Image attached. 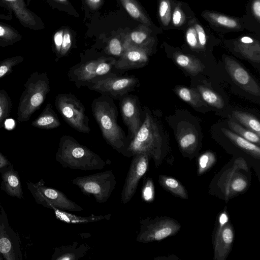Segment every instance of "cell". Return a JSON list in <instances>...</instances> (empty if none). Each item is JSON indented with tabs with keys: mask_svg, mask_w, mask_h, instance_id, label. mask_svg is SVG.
<instances>
[{
	"mask_svg": "<svg viewBox=\"0 0 260 260\" xmlns=\"http://www.w3.org/2000/svg\"><path fill=\"white\" fill-rule=\"evenodd\" d=\"M91 108L93 116L107 143L123 156L132 157L128 149L127 137L117 122L118 112L113 99L101 94L93 100Z\"/></svg>",
	"mask_w": 260,
	"mask_h": 260,
	"instance_id": "obj_1",
	"label": "cell"
},
{
	"mask_svg": "<svg viewBox=\"0 0 260 260\" xmlns=\"http://www.w3.org/2000/svg\"><path fill=\"white\" fill-rule=\"evenodd\" d=\"M55 159L64 168L82 171L101 170L106 165L99 155L69 135L60 138Z\"/></svg>",
	"mask_w": 260,
	"mask_h": 260,
	"instance_id": "obj_2",
	"label": "cell"
},
{
	"mask_svg": "<svg viewBox=\"0 0 260 260\" xmlns=\"http://www.w3.org/2000/svg\"><path fill=\"white\" fill-rule=\"evenodd\" d=\"M142 123L136 135L129 141L128 151L133 155L146 153L159 165L162 155V139L155 118L147 108L143 111Z\"/></svg>",
	"mask_w": 260,
	"mask_h": 260,
	"instance_id": "obj_3",
	"label": "cell"
},
{
	"mask_svg": "<svg viewBox=\"0 0 260 260\" xmlns=\"http://www.w3.org/2000/svg\"><path fill=\"white\" fill-rule=\"evenodd\" d=\"M116 58L107 55L82 59L70 68L67 75L70 81L79 88L107 77L120 75L122 72L115 68Z\"/></svg>",
	"mask_w": 260,
	"mask_h": 260,
	"instance_id": "obj_4",
	"label": "cell"
},
{
	"mask_svg": "<svg viewBox=\"0 0 260 260\" xmlns=\"http://www.w3.org/2000/svg\"><path fill=\"white\" fill-rule=\"evenodd\" d=\"M25 88L19 99L17 120L25 122L39 110L50 90L49 79L46 72L32 73L24 85Z\"/></svg>",
	"mask_w": 260,
	"mask_h": 260,
	"instance_id": "obj_5",
	"label": "cell"
},
{
	"mask_svg": "<svg viewBox=\"0 0 260 260\" xmlns=\"http://www.w3.org/2000/svg\"><path fill=\"white\" fill-rule=\"evenodd\" d=\"M72 182L85 194L92 196L99 203L108 201L116 184L112 170L78 177L73 179Z\"/></svg>",
	"mask_w": 260,
	"mask_h": 260,
	"instance_id": "obj_6",
	"label": "cell"
},
{
	"mask_svg": "<svg viewBox=\"0 0 260 260\" xmlns=\"http://www.w3.org/2000/svg\"><path fill=\"white\" fill-rule=\"evenodd\" d=\"M55 106L63 120L71 127L83 133H89V118L83 104L71 93H59L55 99Z\"/></svg>",
	"mask_w": 260,
	"mask_h": 260,
	"instance_id": "obj_7",
	"label": "cell"
},
{
	"mask_svg": "<svg viewBox=\"0 0 260 260\" xmlns=\"http://www.w3.org/2000/svg\"><path fill=\"white\" fill-rule=\"evenodd\" d=\"M28 189L37 203L51 209L65 211H82L83 208L70 200L63 192L45 185L41 179L37 183L26 182Z\"/></svg>",
	"mask_w": 260,
	"mask_h": 260,
	"instance_id": "obj_8",
	"label": "cell"
},
{
	"mask_svg": "<svg viewBox=\"0 0 260 260\" xmlns=\"http://www.w3.org/2000/svg\"><path fill=\"white\" fill-rule=\"evenodd\" d=\"M136 240L141 243L162 240L176 234L181 228L177 221L168 217L146 218L141 220Z\"/></svg>",
	"mask_w": 260,
	"mask_h": 260,
	"instance_id": "obj_9",
	"label": "cell"
},
{
	"mask_svg": "<svg viewBox=\"0 0 260 260\" xmlns=\"http://www.w3.org/2000/svg\"><path fill=\"white\" fill-rule=\"evenodd\" d=\"M139 83V80L134 75H115L105 77L93 82L87 87L118 100L123 96L134 91Z\"/></svg>",
	"mask_w": 260,
	"mask_h": 260,
	"instance_id": "obj_10",
	"label": "cell"
},
{
	"mask_svg": "<svg viewBox=\"0 0 260 260\" xmlns=\"http://www.w3.org/2000/svg\"><path fill=\"white\" fill-rule=\"evenodd\" d=\"M22 260L19 237L10 225L5 210L0 205V260Z\"/></svg>",
	"mask_w": 260,
	"mask_h": 260,
	"instance_id": "obj_11",
	"label": "cell"
},
{
	"mask_svg": "<svg viewBox=\"0 0 260 260\" xmlns=\"http://www.w3.org/2000/svg\"><path fill=\"white\" fill-rule=\"evenodd\" d=\"M121 192L123 204L127 203L136 192L139 182L146 173L149 165V156L146 153L133 155Z\"/></svg>",
	"mask_w": 260,
	"mask_h": 260,
	"instance_id": "obj_12",
	"label": "cell"
},
{
	"mask_svg": "<svg viewBox=\"0 0 260 260\" xmlns=\"http://www.w3.org/2000/svg\"><path fill=\"white\" fill-rule=\"evenodd\" d=\"M118 100L123 122L128 130L127 137L129 141L136 135L143 121L139 100L137 96L128 93Z\"/></svg>",
	"mask_w": 260,
	"mask_h": 260,
	"instance_id": "obj_13",
	"label": "cell"
},
{
	"mask_svg": "<svg viewBox=\"0 0 260 260\" xmlns=\"http://www.w3.org/2000/svg\"><path fill=\"white\" fill-rule=\"evenodd\" d=\"M234 239V231L228 222L226 212H222L219 218L214 242V259L224 260L228 256Z\"/></svg>",
	"mask_w": 260,
	"mask_h": 260,
	"instance_id": "obj_14",
	"label": "cell"
},
{
	"mask_svg": "<svg viewBox=\"0 0 260 260\" xmlns=\"http://www.w3.org/2000/svg\"><path fill=\"white\" fill-rule=\"evenodd\" d=\"M224 61L225 68L236 84L251 94L260 95L258 84L244 67L230 56H225Z\"/></svg>",
	"mask_w": 260,
	"mask_h": 260,
	"instance_id": "obj_15",
	"label": "cell"
},
{
	"mask_svg": "<svg viewBox=\"0 0 260 260\" xmlns=\"http://www.w3.org/2000/svg\"><path fill=\"white\" fill-rule=\"evenodd\" d=\"M201 16L213 29L221 33L241 31L245 28L244 21L241 18L207 10Z\"/></svg>",
	"mask_w": 260,
	"mask_h": 260,
	"instance_id": "obj_16",
	"label": "cell"
},
{
	"mask_svg": "<svg viewBox=\"0 0 260 260\" xmlns=\"http://www.w3.org/2000/svg\"><path fill=\"white\" fill-rule=\"evenodd\" d=\"M151 53L147 50L135 47H124L122 55L116 59L114 66L118 70L125 72L145 66L149 61Z\"/></svg>",
	"mask_w": 260,
	"mask_h": 260,
	"instance_id": "obj_17",
	"label": "cell"
},
{
	"mask_svg": "<svg viewBox=\"0 0 260 260\" xmlns=\"http://www.w3.org/2000/svg\"><path fill=\"white\" fill-rule=\"evenodd\" d=\"M157 35L154 31L141 25L126 35L123 38V46H131L142 48L149 51L151 54L157 42Z\"/></svg>",
	"mask_w": 260,
	"mask_h": 260,
	"instance_id": "obj_18",
	"label": "cell"
},
{
	"mask_svg": "<svg viewBox=\"0 0 260 260\" xmlns=\"http://www.w3.org/2000/svg\"><path fill=\"white\" fill-rule=\"evenodd\" d=\"M15 14L24 26L32 29H39L43 26L41 20L28 9L23 0H2Z\"/></svg>",
	"mask_w": 260,
	"mask_h": 260,
	"instance_id": "obj_19",
	"label": "cell"
},
{
	"mask_svg": "<svg viewBox=\"0 0 260 260\" xmlns=\"http://www.w3.org/2000/svg\"><path fill=\"white\" fill-rule=\"evenodd\" d=\"M2 182L1 189L12 197L23 199V191L18 172L13 168L11 163L0 168Z\"/></svg>",
	"mask_w": 260,
	"mask_h": 260,
	"instance_id": "obj_20",
	"label": "cell"
},
{
	"mask_svg": "<svg viewBox=\"0 0 260 260\" xmlns=\"http://www.w3.org/2000/svg\"><path fill=\"white\" fill-rule=\"evenodd\" d=\"M230 41L235 52L251 61L260 62V43L258 40L253 37L244 35Z\"/></svg>",
	"mask_w": 260,
	"mask_h": 260,
	"instance_id": "obj_21",
	"label": "cell"
},
{
	"mask_svg": "<svg viewBox=\"0 0 260 260\" xmlns=\"http://www.w3.org/2000/svg\"><path fill=\"white\" fill-rule=\"evenodd\" d=\"M127 13L135 20L149 28L157 34L162 32V29L157 27L137 0H117Z\"/></svg>",
	"mask_w": 260,
	"mask_h": 260,
	"instance_id": "obj_22",
	"label": "cell"
},
{
	"mask_svg": "<svg viewBox=\"0 0 260 260\" xmlns=\"http://www.w3.org/2000/svg\"><path fill=\"white\" fill-rule=\"evenodd\" d=\"M194 17V13L187 3L176 0L171 16V28L184 30L189 21Z\"/></svg>",
	"mask_w": 260,
	"mask_h": 260,
	"instance_id": "obj_23",
	"label": "cell"
},
{
	"mask_svg": "<svg viewBox=\"0 0 260 260\" xmlns=\"http://www.w3.org/2000/svg\"><path fill=\"white\" fill-rule=\"evenodd\" d=\"M89 249L88 245L83 244L78 246L75 242L72 245L55 248L51 260H78L85 256Z\"/></svg>",
	"mask_w": 260,
	"mask_h": 260,
	"instance_id": "obj_24",
	"label": "cell"
},
{
	"mask_svg": "<svg viewBox=\"0 0 260 260\" xmlns=\"http://www.w3.org/2000/svg\"><path fill=\"white\" fill-rule=\"evenodd\" d=\"M177 138L180 148L188 153H192L198 145V137L195 131L186 124L178 128Z\"/></svg>",
	"mask_w": 260,
	"mask_h": 260,
	"instance_id": "obj_25",
	"label": "cell"
},
{
	"mask_svg": "<svg viewBox=\"0 0 260 260\" xmlns=\"http://www.w3.org/2000/svg\"><path fill=\"white\" fill-rule=\"evenodd\" d=\"M60 125L61 122L50 103L47 104L40 115L31 122L32 126L44 129H53Z\"/></svg>",
	"mask_w": 260,
	"mask_h": 260,
	"instance_id": "obj_26",
	"label": "cell"
},
{
	"mask_svg": "<svg viewBox=\"0 0 260 260\" xmlns=\"http://www.w3.org/2000/svg\"><path fill=\"white\" fill-rule=\"evenodd\" d=\"M173 57L179 66L193 76L202 72L205 68L200 60L193 56L176 51L173 54Z\"/></svg>",
	"mask_w": 260,
	"mask_h": 260,
	"instance_id": "obj_27",
	"label": "cell"
},
{
	"mask_svg": "<svg viewBox=\"0 0 260 260\" xmlns=\"http://www.w3.org/2000/svg\"><path fill=\"white\" fill-rule=\"evenodd\" d=\"M53 210L57 219L70 224L86 223L102 220H109L111 215V214L104 215L92 214L89 216L84 217L77 216L59 209H54Z\"/></svg>",
	"mask_w": 260,
	"mask_h": 260,
	"instance_id": "obj_28",
	"label": "cell"
},
{
	"mask_svg": "<svg viewBox=\"0 0 260 260\" xmlns=\"http://www.w3.org/2000/svg\"><path fill=\"white\" fill-rule=\"evenodd\" d=\"M223 134L238 147L255 158L260 157L259 147L225 128L221 129Z\"/></svg>",
	"mask_w": 260,
	"mask_h": 260,
	"instance_id": "obj_29",
	"label": "cell"
},
{
	"mask_svg": "<svg viewBox=\"0 0 260 260\" xmlns=\"http://www.w3.org/2000/svg\"><path fill=\"white\" fill-rule=\"evenodd\" d=\"M176 0H157V17L162 29L171 28L172 10Z\"/></svg>",
	"mask_w": 260,
	"mask_h": 260,
	"instance_id": "obj_30",
	"label": "cell"
},
{
	"mask_svg": "<svg viewBox=\"0 0 260 260\" xmlns=\"http://www.w3.org/2000/svg\"><path fill=\"white\" fill-rule=\"evenodd\" d=\"M175 92L182 100L193 107H199L203 105V100L197 88L178 86Z\"/></svg>",
	"mask_w": 260,
	"mask_h": 260,
	"instance_id": "obj_31",
	"label": "cell"
},
{
	"mask_svg": "<svg viewBox=\"0 0 260 260\" xmlns=\"http://www.w3.org/2000/svg\"><path fill=\"white\" fill-rule=\"evenodd\" d=\"M22 39V36L14 27L0 22V46L6 47L12 45Z\"/></svg>",
	"mask_w": 260,
	"mask_h": 260,
	"instance_id": "obj_32",
	"label": "cell"
},
{
	"mask_svg": "<svg viewBox=\"0 0 260 260\" xmlns=\"http://www.w3.org/2000/svg\"><path fill=\"white\" fill-rule=\"evenodd\" d=\"M158 182L162 187L173 194L184 199L188 198L187 192L184 187L176 179L160 175Z\"/></svg>",
	"mask_w": 260,
	"mask_h": 260,
	"instance_id": "obj_33",
	"label": "cell"
},
{
	"mask_svg": "<svg viewBox=\"0 0 260 260\" xmlns=\"http://www.w3.org/2000/svg\"><path fill=\"white\" fill-rule=\"evenodd\" d=\"M232 115L238 121L245 125L247 129L260 136V123L253 115L240 111L234 110Z\"/></svg>",
	"mask_w": 260,
	"mask_h": 260,
	"instance_id": "obj_34",
	"label": "cell"
},
{
	"mask_svg": "<svg viewBox=\"0 0 260 260\" xmlns=\"http://www.w3.org/2000/svg\"><path fill=\"white\" fill-rule=\"evenodd\" d=\"M248 185L247 179L242 175H237L225 184L226 196H232L243 191Z\"/></svg>",
	"mask_w": 260,
	"mask_h": 260,
	"instance_id": "obj_35",
	"label": "cell"
},
{
	"mask_svg": "<svg viewBox=\"0 0 260 260\" xmlns=\"http://www.w3.org/2000/svg\"><path fill=\"white\" fill-rule=\"evenodd\" d=\"M197 89L203 101L217 109L223 108L224 102L220 96L216 92L201 85L198 86Z\"/></svg>",
	"mask_w": 260,
	"mask_h": 260,
	"instance_id": "obj_36",
	"label": "cell"
},
{
	"mask_svg": "<svg viewBox=\"0 0 260 260\" xmlns=\"http://www.w3.org/2000/svg\"><path fill=\"white\" fill-rule=\"evenodd\" d=\"M228 125L229 127L236 134L253 143L259 145L260 136L256 133L247 128H244L238 123L232 120L229 121Z\"/></svg>",
	"mask_w": 260,
	"mask_h": 260,
	"instance_id": "obj_37",
	"label": "cell"
},
{
	"mask_svg": "<svg viewBox=\"0 0 260 260\" xmlns=\"http://www.w3.org/2000/svg\"><path fill=\"white\" fill-rule=\"evenodd\" d=\"M192 21L197 32L201 50H205L207 48L209 38L212 34L199 21L196 16L192 18Z\"/></svg>",
	"mask_w": 260,
	"mask_h": 260,
	"instance_id": "obj_38",
	"label": "cell"
},
{
	"mask_svg": "<svg viewBox=\"0 0 260 260\" xmlns=\"http://www.w3.org/2000/svg\"><path fill=\"white\" fill-rule=\"evenodd\" d=\"M12 104L10 96L4 89L0 90V128L9 116Z\"/></svg>",
	"mask_w": 260,
	"mask_h": 260,
	"instance_id": "obj_39",
	"label": "cell"
},
{
	"mask_svg": "<svg viewBox=\"0 0 260 260\" xmlns=\"http://www.w3.org/2000/svg\"><path fill=\"white\" fill-rule=\"evenodd\" d=\"M184 30L185 41L188 47L196 51H201V50L199 44L197 32L193 24L192 19L189 21Z\"/></svg>",
	"mask_w": 260,
	"mask_h": 260,
	"instance_id": "obj_40",
	"label": "cell"
},
{
	"mask_svg": "<svg viewBox=\"0 0 260 260\" xmlns=\"http://www.w3.org/2000/svg\"><path fill=\"white\" fill-rule=\"evenodd\" d=\"M106 50L107 56L114 57L116 59L119 58L124 51L123 39L121 40L117 37L112 38L109 41Z\"/></svg>",
	"mask_w": 260,
	"mask_h": 260,
	"instance_id": "obj_41",
	"label": "cell"
},
{
	"mask_svg": "<svg viewBox=\"0 0 260 260\" xmlns=\"http://www.w3.org/2000/svg\"><path fill=\"white\" fill-rule=\"evenodd\" d=\"M215 162L216 156L213 152L207 151L202 154L198 159V175H202L207 172Z\"/></svg>",
	"mask_w": 260,
	"mask_h": 260,
	"instance_id": "obj_42",
	"label": "cell"
},
{
	"mask_svg": "<svg viewBox=\"0 0 260 260\" xmlns=\"http://www.w3.org/2000/svg\"><path fill=\"white\" fill-rule=\"evenodd\" d=\"M24 60L22 56H15L0 61V78L13 72V68Z\"/></svg>",
	"mask_w": 260,
	"mask_h": 260,
	"instance_id": "obj_43",
	"label": "cell"
},
{
	"mask_svg": "<svg viewBox=\"0 0 260 260\" xmlns=\"http://www.w3.org/2000/svg\"><path fill=\"white\" fill-rule=\"evenodd\" d=\"M142 198L144 201L148 203L151 202L154 200V186L151 178H147L143 186Z\"/></svg>",
	"mask_w": 260,
	"mask_h": 260,
	"instance_id": "obj_44",
	"label": "cell"
},
{
	"mask_svg": "<svg viewBox=\"0 0 260 260\" xmlns=\"http://www.w3.org/2000/svg\"><path fill=\"white\" fill-rule=\"evenodd\" d=\"M72 45V35L68 28L64 29L62 43L61 48L60 58L67 56Z\"/></svg>",
	"mask_w": 260,
	"mask_h": 260,
	"instance_id": "obj_45",
	"label": "cell"
},
{
	"mask_svg": "<svg viewBox=\"0 0 260 260\" xmlns=\"http://www.w3.org/2000/svg\"><path fill=\"white\" fill-rule=\"evenodd\" d=\"M64 29H60L55 32L53 36L54 52L58 58H60V54L63 40Z\"/></svg>",
	"mask_w": 260,
	"mask_h": 260,
	"instance_id": "obj_46",
	"label": "cell"
},
{
	"mask_svg": "<svg viewBox=\"0 0 260 260\" xmlns=\"http://www.w3.org/2000/svg\"><path fill=\"white\" fill-rule=\"evenodd\" d=\"M251 13L258 22H260V0H252L251 4Z\"/></svg>",
	"mask_w": 260,
	"mask_h": 260,
	"instance_id": "obj_47",
	"label": "cell"
},
{
	"mask_svg": "<svg viewBox=\"0 0 260 260\" xmlns=\"http://www.w3.org/2000/svg\"><path fill=\"white\" fill-rule=\"evenodd\" d=\"M85 1L90 9L96 10L101 7L103 0H85Z\"/></svg>",
	"mask_w": 260,
	"mask_h": 260,
	"instance_id": "obj_48",
	"label": "cell"
},
{
	"mask_svg": "<svg viewBox=\"0 0 260 260\" xmlns=\"http://www.w3.org/2000/svg\"><path fill=\"white\" fill-rule=\"evenodd\" d=\"M10 164V161L0 151V168H3Z\"/></svg>",
	"mask_w": 260,
	"mask_h": 260,
	"instance_id": "obj_49",
	"label": "cell"
},
{
	"mask_svg": "<svg viewBox=\"0 0 260 260\" xmlns=\"http://www.w3.org/2000/svg\"><path fill=\"white\" fill-rule=\"evenodd\" d=\"M54 2L57 4L67 5L70 4L69 0H52Z\"/></svg>",
	"mask_w": 260,
	"mask_h": 260,
	"instance_id": "obj_50",
	"label": "cell"
}]
</instances>
